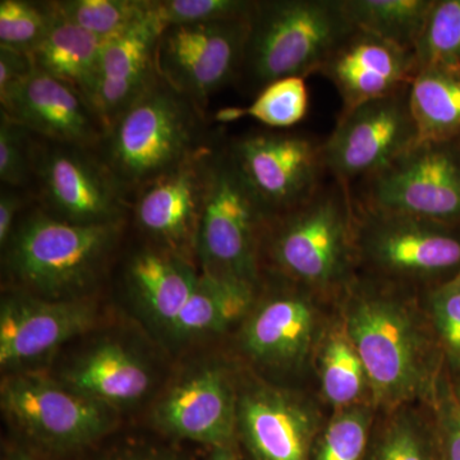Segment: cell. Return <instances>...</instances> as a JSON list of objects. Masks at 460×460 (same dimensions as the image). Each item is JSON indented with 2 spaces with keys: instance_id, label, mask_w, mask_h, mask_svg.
<instances>
[{
  "instance_id": "obj_24",
  "label": "cell",
  "mask_w": 460,
  "mask_h": 460,
  "mask_svg": "<svg viewBox=\"0 0 460 460\" xmlns=\"http://www.w3.org/2000/svg\"><path fill=\"white\" fill-rule=\"evenodd\" d=\"M314 390L330 413L371 404L370 377L339 311L321 341L314 359Z\"/></svg>"
},
{
  "instance_id": "obj_43",
  "label": "cell",
  "mask_w": 460,
  "mask_h": 460,
  "mask_svg": "<svg viewBox=\"0 0 460 460\" xmlns=\"http://www.w3.org/2000/svg\"><path fill=\"white\" fill-rule=\"evenodd\" d=\"M241 456L238 447L235 445V447L211 449L210 456H208V458L206 460H239Z\"/></svg>"
},
{
  "instance_id": "obj_15",
  "label": "cell",
  "mask_w": 460,
  "mask_h": 460,
  "mask_svg": "<svg viewBox=\"0 0 460 460\" xmlns=\"http://www.w3.org/2000/svg\"><path fill=\"white\" fill-rule=\"evenodd\" d=\"M238 377L237 363L223 359L192 368L156 402L154 425L166 435L210 449L235 447Z\"/></svg>"
},
{
  "instance_id": "obj_36",
  "label": "cell",
  "mask_w": 460,
  "mask_h": 460,
  "mask_svg": "<svg viewBox=\"0 0 460 460\" xmlns=\"http://www.w3.org/2000/svg\"><path fill=\"white\" fill-rule=\"evenodd\" d=\"M255 5L250 0H151V12L165 29L250 18Z\"/></svg>"
},
{
  "instance_id": "obj_27",
  "label": "cell",
  "mask_w": 460,
  "mask_h": 460,
  "mask_svg": "<svg viewBox=\"0 0 460 460\" xmlns=\"http://www.w3.org/2000/svg\"><path fill=\"white\" fill-rule=\"evenodd\" d=\"M410 108L419 144L460 137V68L420 66L410 86Z\"/></svg>"
},
{
  "instance_id": "obj_3",
  "label": "cell",
  "mask_w": 460,
  "mask_h": 460,
  "mask_svg": "<svg viewBox=\"0 0 460 460\" xmlns=\"http://www.w3.org/2000/svg\"><path fill=\"white\" fill-rule=\"evenodd\" d=\"M337 311L334 299L262 275L252 307L235 326L241 367L269 383L314 390V359Z\"/></svg>"
},
{
  "instance_id": "obj_22",
  "label": "cell",
  "mask_w": 460,
  "mask_h": 460,
  "mask_svg": "<svg viewBox=\"0 0 460 460\" xmlns=\"http://www.w3.org/2000/svg\"><path fill=\"white\" fill-rule=\"evenodd\" d=\"M60 383L108 407L142 401L154 386L153 367L142 353L123 341H99L65 366Z\"/></svg>"
},
{
  "instance_id": "obj_23",
  "label": "cell",
  "mask_w": 460,
  "mask_h": 460,
  "mask_svg": "<svg viewBox=\"0 0 460 460\" xmlns=\"http://www.w3.org/2000/svg\"><path fill=\"white\" fill-rule=\"evenodd\" d=\"M199 277L192 260L155 244L133 253L126 268V284L136 304L166 332L189 302Z\"/></svg>"
},
{
  "instance_id": "obj_37",
  "label": "cell",
  "mask_w": 460,
  "mask_h": 460,
  "mask_svg": "<svg viewBox=\"0 0 460 460\" xmlns=\"http://www.w3.org/2000/svg\"><path fill=\"white\" fill-rule=\"evenodd\" d=\"M36 136L0 111V181L22 190L32 181Z\"/></svg>"
},
{
  "instance_id": "obj_19",
  "label": "cell",
  "mask_w": 460,
  "mask_h": 460,
  "mask_svg": "<svg viewBox=\"0 0 460 460\" xmlns=\"http://www.w3.org/2000/svg\"><path fill=\"white\" fill-rule=\"evenodd\" d=\"M0 105V111L42 140L98 150L105 135L78 91L38 68L2 93Z\"/></svg>"
},
{
  "instance_id": "obj_18",
  "label": "cell",
  "mask_w": 460,
  "mask_h": 460,
  "mask_svg": "<svg viewBox=\"0 0 460 460\" xmlns=\"http://www.w3.org/2000/svg\"><path fill=\"white\" fill-rule=\"evenodd\" d=\"M95 320V305L87 296L53 301L14 289L0 305V366L26 371L93 328Z\"/></svg>"
},
{
  "instance_id": "obj_6",
  "label": "cell",
  "mask_w": 460,
  "mask_h": 460,
  "mask_svg": "<svg viewBox=\"0 0 460 460\" xmlns=\"http://www.w3.org/2000/svg\"><path fill=\"white\" fill-rule=\"evenodd\" d=\"M353 30L341 0L256 2L239 77L259 93L274 81L316 74Z\"/></svg>"
},
{
  "instance_id": "obj_34",
  "label": "cell",
  "mask_w": 460,
  "mask_h": 460,
  "mask_svg": "<svg viewBox=\"0 0 460 460\" xmlns=\"http://www.w3.org/2000/svg\"><path fill=\"white\" fill-rule=\"evenodd\" d=\"M54 16L51 2L2 0L0 47L31 53L47 36Z\"/></svg>"
},
{
  "instance_id": "obj_42",
  "label": "cell",
  "mask_w": 460,
  "mask_h": 460,
  "mask_svg": "<svg viewBox=\"0 0 460 460\" xmlns=\"http://www.w3.org/2000/svg\"><path fill=\"white\" fill-rule=\"evenodd\" d=\"M246 117L244 108H224L217 111L214 119L220 123H232Z\"/></svg>"
},
{
  "instance_id": "obj_30",
  "label": "cell",
  "mask_w": 460,
  "mask_h": 460,
  "mask_svg": "<svg viewBox=\"0 0 460 460\" xmlns=\"http://www.w3.org/2000/svg\"><path fill=\"white\" fill-rule=\"evenodd\" d=\"M376 414L371 404L332 411L310 460H365Z\"/></svg>"
},
{
  "instance_id": "obj_11",
  "label": "cell",
  "mask_w": 460,
  "mask_h": 460,
  "mask_svg": "<svg viewBox=\"0 0 460 460\" xmlns=\"http://www.w3.org/2000/svg\"><path fill=\"white\" fill-rule=\"evenodd\" d=\"M32 181L45 213L75 224L126 220L128 195L93 148L36 137Z\"/></svg>"
},
{
  "instance_id": "obj_12",
  "label": "cell",
  "mask_w": 460,
  "mask_h": 460,
  "mask_svg": "<svg viewBox=\"0 0 460 460\" xmlns=\"http://www.w3.org/2000/svg\"><path fill=\"white\" fill-rule=\"evenodd\" d=\"M361 204L460 226V146L419 144L367 178Z\"/></svg>"
},
{
  "instance_id": "obj_13",
  "label": "cell",
  "mask_w": 460,
  "mask_h": 460,
  "mask_svg": "<svg viewBox=\"0 0 460 460\" xmlns=\"http://www.w3.org/2000/svg\"><path fill=\"white\" fill-rule=\"evenodd\" d=\"M250 18L165 27L156 45V74L205 111L215 93L239 77Z\"/></svg>"
},
{
  "instance_id": "obj_41",
  "label": "cell",
  "mask_w": 460,
  "mask_h": 460,
  "mask_svg": "<svg viewBox=\"0 0 460 460\" xmlns=\"http://www.w3.org/2000/svg\"><path fill=\"white\" fill-rule=\"evenodd\" d=\"M100 460H189L175 450L154 445H128L114 450Z\"/></svg>"
},
{
  "instance_id": "obj_29",
  "label": "cell",
  "mask_w": 460,
  "mask_h": 460,
  "mask_svg": "<svg viewBox=\"0 0 460 460\" xmlns=\"http://www.w3.org/2000/svg\"><path fill=\"white\" fill-rule=\"evenodd\" d=\"M435 0H341L345 16L359 31L414 51Z\"/></svg>"
},
{
  "instance_id": "obj_2",
  "label": "cell",
  "mask_w": 460,
  "mask_h": 460,
  "mask_svg": "<svg viewBox=\"0 0 460 460\" xmlns=\"http://www.w3.org/2000/svg\"><path fill=\"white\" fill-rule=\"evenodd\" d=\"M261 270L338 301L358 275L354 202L347 187L320 189L304 204L270 217Z\"/></svg>"
},
{
  "instance_id": "obj_28",
  "label": "cell",
  "mask_w": 460,
  "mask_h": 460,
  "mask_svg": "<svg viewBox=\"0 0 460 460\" xmlns=\"http://www.w3.org/2000/svg\"><path fill=\"white\" fill-rule=\"evenodd\" d=\"M365 460H438L431 405L414 402L377 411Z\"/></svg>"
},
{
  "instance_id": "obj_17",
  "label": "cell",
  "mask_w": 460,
  "mask_h": 460,
  "mask_svg": "<svg viewBox=\"0 0 460 460\" xmlns=\"http://www.w3.org/2000/svg\"><path fill=\"white\" fill-rule=\"evenodd\" d=\"M214 145L201 148L177 168L135 193L132 213L151 244L196 260V242Z\"/></svg>"
},
{
  "instance_id": "obj_45",
  "label": "cell",
  "mask_w": 460,
  "mask_h": 460,
  "mask_svg": "<svg viewBox=\"0 0 460 460\" xmlns=\"http://www.w3.org/2000/svg\"><path fill=\"white\" fill-rule=\"evenodd\" d=\"M450 377H452V376H450ZM452 384H453L454 394H456V398L458 399V402H460V376L452 377Z\"/></svg>"
},
{
  "instance_id": "obj_35",
  "label": "cell",
  "mask_w": 460,
  "mask_h": 460,
  "mask_svg": "<svg viewBox=\"0 0 460 460\" xmlns=\"http://www.w3.org/2000/svg\"><path fill=\"white\" fill-rule=\"evenodd\" d=\"M308 91L305 78L288 77L263 87L252 104L244 108L246 117L270 128H289L305 119Z\"/></svg>"
},
{
  "instance_id": "obj_20",
  "label": "cell",
  "mask_w": 460,
  "mask_h": 460,
  "mask_svg": "<svg viewBox=\"0 0 460 460\" xmlns=\"http://www.w3.org/2000/svg\"><path fill=\"white\" fill-rule=\"evenodd\" d=\"M414 51L354 29L321 68L337 87L341 113L411 86L419 74Z\"/></svg>"
},
{
  "instance_id": "obj_31",
  "label": "cell",
  "mask_w": 460,
  "mask_h": 460,
  "mask_svg": "<svg viewBox=\"0 0 460 460\" xmlns=\"http://www.w3.org/2000/svg\"><path fill=\"white\" fill-rule=\"evenodd\" d=\"M53 5L60 16L102 41L150 13V0H59Z\"/></svg>"
},
{
  "instance_id": "obj_33",
  "label": "cell",
  "mask_w": 460,
  "mask_h": 460,
  "mask_svg": "<svg viewBox=\"0 0 460 460\" xmlns=\"http://www.w3.org/2000/svg\"><path fill=\"white\" fill-rule=\"evenodd\" d=\"M414 53L420 68H460V0H435Z\"/></svg>"
},
{
  "instance_id": "obj_40",
  "label": "cell",
  "mask_w": 460,
  "mask_h": 460,
  "mask_svg": "<svg viewBox=\"0 0 460 460\" xmlns=\"http://www.w3.org/2000/svg\"><path fill=\"white\" fill-rule=\"evenodd\" d=\"M23 196L20 190L2 186L0 192V246H7L17 226V217L23 208Z\"/></svg>"
},
{
  "instance_id": "obj_7",
  "label": "cell",
  "mask_w": 460,
  "mask_h": 460,
  "mask_svg": "<svg viewBox=\"0 0 460 460\" xmlns=\"http://www.w3.org/2000/svg\"><path fill=\"white\" fill-rule=\"evenodd\" d=\"M353 202L359 274L423 292L460 270V226Z\"/></svg>"
},
{
  "instance_id": "obj_10",
  "label": "cell",
  "mask_w": 460,
  "mask_h": 460,
  "mask_svg": "<svg viewBox=\"0 0 460 460\" xmlns=\"http://www.w3.org/2000/svg\"><path fill=\"white\" fill-rule=\"evenodd\" d=\"M238 368L241 456L247 460H310L330 414L316 390L278 385Z\"/></svg>"
},
{
  "instance_id": "obj_8",
  "label": "cell",
  "mask_w": 460,
  "mask_h": 460,
  "mask_svg": "<svg viewBox=\"0 0 460 460\" xmlns=\"http://www.w3.org/2000/svg\"><path fill=\"white\" fill-rule=\"evenodd\" d=\"M270 214L244 181L228 148L215 147L196 242L199 271L259 290L261 241Z\"/></svg>"
},
{
  "instance_id": "obj_14",
  "label": "cell",
  "mask_w": 460,
  "mask_h": 460,
  "mask_svg": "<svg viewBox=\"0 0 460 460\" xmlns=\"http://www.w3.org/2000/svg\"><path fill=\"white\" fill-rule=\"evenodd\" d=\"M417 141L408 87L341 113L323 145V163L348 189L349 181L383 171Z\"/></svg>"
},
{
  "instance_id": "obj_16",
  "label": "cell",
  "mask_w": 460,
  "mask_h": 460,
  "mask_svg": "<svg viewBox=\"0 0 460 460\" xmlns=\"http://www.w3.org/2000/svg\"><path fill=\"white\" fill-rule=\"evenodd\" d=\"M265 210L279 215L308 201L321 189L323 145L299 133H248L228 147Z\"/></svg>"
},
{
  "instance_id": "obj_25",
  "label": "cell",
  "mask_w": 460,
  "mask_h": 460,
  "mask_svg": "<svg viewBox=\"0 0 460 460\" xmlns=\"http://www.w3.org/2000/svg\"><path fill=\"white\" fill-rule=\"evenodd\" d=\"M257 292L199 271L195 290L168 334L190 341L229 332L246 316Z\"/></svg>"
},
{
  "instance_id": "obj_4",
  "label": "cell",
  "mask_w": 460,
  "mask_h": 460,
  "mask_svg": "<svg viewBox=\"0 0 460 460\" xmlns=\"http://www.w3.org/2000/svg\"><path fill=\"white\" fill-rule=\"evenodd\" d=\"M124 222L75 224L35 208L21 217L4 252L5 271L27 295L86 298L122 235Z\"/></svg>"
},
{
  "instance_id": "obj_1",
  "label": "cell",
  "mask_w": 460,
  "mask_h": 460,
  "mask_svg": "<svg viewBox=\"0 0 460 460\" xmlns=\"http://www.w3.org/2000/svg\"><path fill=\"white\" fill-rule=\"evenodd\" d=\"M338 311L370 377L375 410L434 402L447 368L420 292L358 272Z\"/></svg>"
},
{
  "instance_id": "obj_9",
  "label": "cell",
  "mask_w": 460,
  "mask_h": 460,
  "mask_svg": "<svg viewBox=\"0 0 460 460\" xmlns=\"http://www.w3.org/2000/svg\"><path fill=\"white\" fill-rule=\"evenodd\" d=\"M0 405L9 423L44 452H78L115 425L117 410L81 395L57 377L18 371L3 380Z\"/></svg>"
},
{
  "instance_id": "obj_44",
  "label": "cell",
  "mask_w": 460,
  "mask_h": 460,
  "mask_svg": "<svg viewBox=\"0 0 460 460\" xmlns=\"http://www.w3.org/2000/svg\"><path fill=\"white\" fill-rule=\"evenodd\" d=\"M3 460H39L36 459V456H33L32 453H30L29 450L23 449V447H12L11 450H8L7 454H5L4 459Z\"/></svg>"
},
{
  "instance_id": "obj_38",
  "label": "cell",
  "mask_w": 460,
  "mask_h": 460,
  "mask_svg": "<svg viewBox=\"0 0 460 460\" xmlns=\"http://www.w3.org/2000/svg\"><path fill=\"white\" fill-rule=\"evenodd\" d=\"M438 431V460H460V402L447 371L431 404Z\"/></svg>"
},
{
  "instance_id": "obj_5",
  "label": "cell",
  "mask_w": 460,
  "mask_h": 460,
  "mask_svg": "<svg viewBox=\"0 0 460 460\" xmlns=\"http://www.w3.org/2000/svg\"><path fill=\"white\" fill-rule=\"evenodd\" d=\"M204 122V111L157 75L115 118L96 151L127 195H135L210 145Z\"/></svg>"
},
{
  "instance_id": "obj_32",
  "label": "cell",
  "mask_w": 460,
  "mask_h": 460,
  "mask_svg": "<svg viewBox=\"0 0 460 460\" xmlns=\"http://www.w3.org/2000/svg\"><path fill=\"white\" fill-rule=\"evenodd\" d=\"M420 293L423 307L450 376H460V270Z\"/></svg>"
},
{
  "instance_id": "obj_39",
  "label": "cell",
  "mask_w": 460,
  "mask_h": 460,
  "mask_svg": "<svg viewBox=\"0 0 460 460\" xmlns=\"http://www.w3.org/2000/svg\"><path fill=\"white\" fill-rule=\"evenodd\" d=\"M33 68L35 66L29 53L0 47V95L25 80Z\"/></svg>"
},
{
  "instance_id": "obj_21",
  "label": "cell",
  "mask_w": 460,
  "mask_h": 460,
  "mask_svg": "<svg viewBox=\"0 0 460 460\" xmlns=\"http://www.w3.org/2000/svg\"><path fill=\"white\" fill-rule=\"evenodd\" d=\"M163 30L150 0L146 17L102 42L98 75L86 100L105 131L155 80V51Z\"/></svg>"
},
{
  "instance_id": "obj_26",
  "label": "cell",
  "mask_w": 460,
  "mask_h": 460,
  "mask_svg": "<svg viewBox=\"0 0 460 460\" xmlns=\"http://www.w3.org/2000/svg\"><path fill=\"white\" fill-rule=\"evenodd\" d=\"M102 42L56 11L49 31L30 56L35 68L68 84L87 99L98 75Z\"/></svg>"
}]
</instances>
